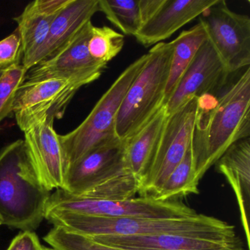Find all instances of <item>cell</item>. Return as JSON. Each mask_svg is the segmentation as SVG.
I'll list each match as a JSON object with an SVG mask.
<instances>
[{"mask_svg": "<svg viewBox=\"0 0 250 250\" xmlns=\"http://www.w3.org/2000/svg\"><path fill=\"white\" fill-rule=\"evenodd\" d=\"M250 135V68L221 95L197 99L191 149L199 181L232 145Z\"/></svg>", "mask_w": 250, "mask_h": 250, "instance_id": "obj_1", "label": "cell"}, {"mask_svg": "<svg viewBox=\"0 0 250 250\" xmlns=\"http://www.w3.org/2000/svg\"><path fill=\"white\" fill-rule=\"evenodd\" d=\"M45 219L54 225L89 238L178 234L200 238L236 237L235 228L213 216L198 214L181 219L106 218L58 211L45 212Z\"/></svg>", "mask_w": 250, "mask_h": 250, "instance_id": "obj_2", "label": "cell"}, {"mask_svg": "<svg viewBox=\"0 0 250 250\" xmlns=\"http://www.w3.org/2000/svg\"><path fill=\"white\" fill-rule=\"evenodd\" d=\"M30 169L24 140L20 139L0 150V217L2 224L24 231L39 228L50 197Z\"/></svg>", "mask_w": 250, "mask_h": 250, "instance_id": "obj_3", "label": "cell"}, {"mask_svg": "<svg viewBox=\"0 0 250 250\" xmlns=\"http://www.w3.org/2000/svg\"><path fill=\"white\" fill-rule=\"evenodd\" d=\"M147 55L148 59L128 89L117 117L115 131L122 141L132 137L165 104L172 45L161 42Z\"/></svg>", "mask_w": 250, "mask_h": 250, "instance_id": "obj_4", "label": "cell"}, {"mask_svg": "<svg viewBox=\"0 0 250 250\" xmlns=\"http://www.w3.org/2000/svg\"><path fill=\"white\" fill-rule=\"evenodd\" d=\"M148 59V55L130 64L75 129L60 135L69 167L97 146L118 139L116 120L125 94Z\"/></svg>", "mask_w": 250, "mask_h": 250, "instance_id": "obj_5", "label": "cell"}, {"mask_svg": "<svg viewBox=\"0 0 250 250\" xmlns=\"http://www.w3.org/2000/svg\"><path fill=\"white\" fill-rule=\"evenodd\" d=\"M46 211L98 217L155 219H188L198 215L195 210L178 200L157 201L150 196L124 200H99L73 195L62 189H58L50 195Z\"/></svg>", "mask_w": 250, "mask_h": 250, "instance_id": "obj_6", "label": "cell"}, {"mask_svg": "<svg viewBox=\"0 0 250 250\" xmlns=\"http://www.w3.org/2000/svg\"><path fill=\"white\" fill-rule=\"evenodd\" d=\"M101 76L87 74L24 82L17 93L13 110L17 125L24 132L46 118L62 119L78 90Z\"/></svg>", "mask_w": 250, "mask_h": 250, "instance_id": "obj_7", "label": "cell"}, {"mask_svg": "<svg viewBox=\"0 0 250 250\" xmlns=\"http://www.w3.org/2000/svg\"><path fill=\"white\" fill-rule=\"evenodd\" d=\"M197 99L193 97L178 110L168 115L156 153L139 190L140 195L156 194L185 156L191 146Z\"/></svg>", "mask_w": 250, "mask_h": 250, "instance_id": "obj_8", "label": "cell"}, {"mask_svg": "<svg viewBox=\"0 0 250 250\" xmlns=\"http://www.w3.org/2000/svg\"><path fill=\"white\" fill-rule=\"evenodd\" d=\"M199 22L229 74L250 65V18L231 11L225 0L200 16Z\"/></svg>", "mask_w": 250, "mask_h": 250, "instance_id": "obj_9", "label": "cell"}, {"mask_svg": "<svg viewBox=\"0 0 250 250\" xmlns=\"http://www.w3.org/2000/svg\"><path fill=\"white\" fill-rule=\"evenodd\" d=\"M55 121L46 118L33 125L24 131L23 140L27 163L40 185L49 192L63 189L69 167Z\"/></svg>", "mask_w": 250, "mask_h": 250, "instance_id": "obj_10", "label": "cell"}, {"mask_svg": "<svg viewBox=\"0 0 250 250\" xmlns=\"http://www.w3.org/2000/svg\"><path fill=\"white\" fill-rule=\"evenodd\" d=\"M125 142L119 139L92 149L68 167L62 190L80 196L131 174L125 162Z\"/></svg>", "mask_w": 250, "mask_h": 250, "instance_id": "obj_11", "label": "cell"}, {"mask_svg": "<svg viewBox=\"0 0 250 250\" xmlns=\"http://www.w3.org/2000/svg\"><path fill=\"white\" fill-rule=\"evenodd\" d=\"M229 75L223 61L207 39L165 104L168 115L178 110L193 97L214 94L222 90Z\"/></svg>", "mask_w": 250, "mask_h": 250, "instance_id": "obj_12", "label": "cell"}, {"mask_svg": "<svg viewBox=\"0 0 250 250\" xmlns=\"http://www.w3.org/2000/svg\"><path fill=\"white\" fill-rule=\"evenodd\" d=\"M93 27L92 21H88L59 50L29 70L25 81L102 74L107 65L96 62L87 46Z\"/></svg>", "mask_w": 250, "mask_h": 250, "instance_id": "obj_13", "label": "cell"}, {"mask_svg": "<svg viewBox=\"0 0 250 250\" xmlns=\"http://www.w3.org/2000/svg\"><path fill=\"white\" fill-rule=\"evenodd\" d=\"M89 238V237H88ZM121 250H235L242 249L238 237L200 238L178 234L90 238Z\"/></svg>", "mask_w": 250, "mask_h": 250, "instance_id": "obj_14", "label": "cell"}, {"mask_svg": "<svg viewBox=\"0 0 250 250\" xmlns=\"http://www.w3.org/2000/svg\"><path fill=\"white\" fill-rule=\"evenodd\" d=\"M216 2L217 0H165L160 9L142 26L134 37L145 47L157 44L200 17Z\"/></svg>", "mask_w": 250, "mask_h": 250, "instance_id": "obj_15", "label": "cell"}, {"mask_svg": "<svg viewBox=\"0 0 250 250\" xmlns=\"http://www.w3.org/2000/svg\"><path fill=\"white\" fill-rule=\"evenodd\" d=\"M99 11V0H71L55 19L44 44L23 66L29 71L72 39Z\"/></svg>", "mask_w": 250, "mask_h": 250, "instance_id": "obj_16", "label": "cell"}, {"mask_svg": "<svg viewBox=\"0 0 250 250\" xmlns=\"http://www.w3.org/2000/svg\"><path fill=\"white\" fill-rule=\"evenodd\" d=\"M216 171L226 178L235 193L247 246L250 247V142L244 139L231 146L216 162Z\"/></svg>", "mask_w": 250, "mask_h": 250, "instance_id": "obj_17", "label": "cell"}, {"mask_svg": "<svg viewBox=\"0 0 250 250\" xmlns=\"http://www.w3.org/2000/svg\"><path fill=\"white\" fill-rule=\"evenodd\" d=\"M71 0H36L14 19L21 38L24 65L44 44L51 26Z\"/></svg>", "mask_w": 250, "mask_h": 250, "instance_id": "obj_18", "label": "cell"}, {"mask_svg": "<svg viewBox=\"0 0 250 250\" xmlns=\"http://www.w3.org/2000/svg\"><path fill=\"white\" fill-rule=\"evenodd\" d=\"M168 113L165 104L135 133L125 140L127 167L137 181L138 192L159 145Z\"/></svg>", "mask_w": 250, "mask_h": 250, "instance_id": "obj_19", "label": "cell"}, {"mask_svg": "<svg viewBox=\"0 0 250 250\" xmlns=\"http://www.w3.org/2000/svg\"><path fill=\"white\" fill-rule=\"evenodd\" d=\"M206 40V30L199 22L189 30L183 31L175 40L170 42L172 46V55L169 78L165 90V104L172 96L183 74Z\"/></svg>", "mask_w": 250, "mask_h": 250, "instance_id": "obj_20", "label": "cell"}, {"mask_svg": "<svg viewBox=\"0 0 250 250\" xmlns=\"http://www.w3.org/2000/svg\"><path fill=\"white\" fill-rule=\"evenodd\" d=\"M198 184L190 146L184 159L171 172L162 188L150 197L157 201L178 200L189 194H199Z\"/></svg>", "mask_w": 250, "mask_h": 250, "instance_id": "obj_21", "label": "cell"}, {"mask_svg": "<svg viewBox=\"0 0 250 250\" xmlns=\"http://www.w3.org/2000/svg\"><path fill=\"white\" fill-rule=\"evenodd\" d=\"M99 11L126 36H135L142 27L139 0H99Z\"/></svg>", "mask_w": 250, "mask_h": 250, "instance_id": "obj_22", "label": "cell"}, {"mask_svg": "<svg viewBox=\"0 0 250 250\" xmlns=\"http://www.w3.org/2000/svg\"><path fill=\"white\" fill-rule=\"evenodd\" d=\"M124 43V36L121 33L106 26H93L87 46L90 56L96 62L107 65L121 52Z\"/></svg>", "mask_w": 250, "mask_h": 250, "instance_id": "obj_23", "label": "cell"}, {"mask_svg": "<svg viewBox=\"0 0 250 250\" xmlns=\"http://www.w3.org/2000/svg\"><path fill=\"white\" fill-rule=\"evenodd\" d=\"M27 72L20 63L6 68L0 75V123L14 115L17 93L25 82Z\"/></svg>", "mask_w": 250, "mask_h": 250, "instance_id": "obj_24", "label": "cell"}, {"mask_svg": "<svg viewBox=\"0 0 250 250\" xmlns=\"http://www.w3.org/2000/svg\"><path fill=\"white\" fill-rule=\"evenodd\" d=\"M43 239L55 250H121L58 227H54Z\"/></svg>", "mask_w": 250, "mask_h": 250, "instance_id": "obj_25", "label": "cell"}, {"mask_svg": "<svg viewBox=\"0 0 250 250\" xmlns=\"http://www.w3.org/2000/svg\"><path fill=\"white\" fill-rule=\"evenodd\" d=\"M23 53L18 30L0 41V70L21 63Z\"/></svg>", "mask_w": 250, "mask_h": 250, "instance_id": "obj_26", "label": "cell"}, {"mask_svg": "<svg viewBox=\"0 0 250 250\" xmlns=\"http://www.w3.org/2000/svg\"><path fill=\"white\" fill-rule=\"evenodd\" d=\"M42 247L34 232L24 231L13 239L6 250H42Z\"/></svg>", "mask_w": 250, "mask_h": 250, "instance_id": "obj_27", "label": "cell"}, {"mask_svg": "<svg viewBox=\"0 0 250 250\" xmlns=\"http://www.w3.org/2000/svg\"><path fill=\"white\" fill-rule=\"evenodd\" d=\"M164 2L165 0H139L140 18L143 25L156 14Z\"/></svg>", "mask_w": 250, "mask_h": 250, "instance_id": "obj_28", "label": "cell"}, {"mask_svg": "<svg viewBox=\"0 0 250 250\" xmlns=\"http://www.w3.org/2000/svg\"><path fill=\"white\" fill-rule=\"evenodd\" d=\"M42 250H54V249H50V248H46V247H43H43H42Z\"/></svg>", "mask_w": 250, "mask_h": 250, "instance_id": "obj_29", "label": "cell"}, {"mask_svg": "<svg viewBox=\"0 0 250 250\" xmlns=\"http://www.w3.org/2000/svg\"><path fill=\"white\" fill-rule=\"evenodd\" d=\"M3 225V224H2V218L0 217V225Z\"/></svg>", "mask_w": 250, "mask_h": 250, "instance_id": "obj_30", "label": "cell"}, {"mask_svg": "<svg viewBox=\"0 0 250 250\" xmlns=\"http://www.w3.org/2000/svg\"><path fill=\"white\" fill-rule=\"evenodd\" d=\"M4 70H0V75L2 74V71H3ZM0 130H1V127H0Z\"/></svg>", "mask_w": 250, "mask_h": 250, "instance_id": "obj_31", "label": "cell"}, {"mask_svg": "<svg viewBox=\"0 0 250 250\" xmlns=\"http://www.w3.org/2000/svg\"><path fill=\"white\" fill-rule=\"evenodd\" d=\"M242 250V249H238V250Z\"/></svg>", "mask_w": 250, "mask_h": 250, "instance_id": "obj_32", "label": "cell"}]
</instances>
